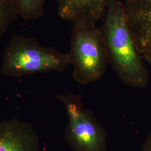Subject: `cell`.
I'll list each match as a JSON object with an SVG mask.
<instances>
[{
	"mask_svg": "<svg viewBox=\"0 0 151 151\" xmlns=\"http://www.w3.org/2000/svg\"><path fill=\"white\" fill-rule=\"evenodd\" d=\"M100 27L106 45L109 64L128 86L145 88L149 72L138 49L122 0H108Z\"/></svg>",
	"mask_w": 151,
	"mask_h": 151,
	"instance_id": "1",
	"label": "cell"
},
{
	"mask_svg": "<svg viewBox=\"0 0 151 151\" xmlns=\"http://www.w3.org/2000/svg\"><path fill=\"white\" fill-rule=\"evenodd\" d=\"M70 65L68 53L41 45L34 38L12 35L4 51L1 72L19 77L38 73L61 72Z\"/></svg>",
	"mask_w": 151,
	"mask_h": 151,
	"instance_id": "2",
	"label": "cell"
},
{
	"mask_svg": "<svg viewBox=\"0 0 151 151\" xmlns=\"http://www.w3.org/2000/svg\"><path fill=\"white\" fill-rule=\"evenodd\" d=\"M73 24L69 53L72 76L77 83L87 85L99 80L109 64L103 34L96 24L77 22Z\"/></svg>",
	"mask_w": 151,
	"mask_h": 151,
	"instance_id": "3",
	"label": "cell"
},
{
	"mask_svg": "<svg viewBox=\"0 0 151 151\" xmlns=\"http://www.w3.org/2000/svg\"><path fill=\"white\" fill-rule=\"evenodd\" d=\"M65 106L67 124L65 140L73 151H106L108 133L93 114L84 106L80 96L57 94Z\"/></svg>",
	"mask_w": 151,
	"mask_h": 151,
	"instance_id": "4",
	"label": "cell"
},
{
	"mask_svg": "<svg viewBox=\"0 0 151 151\" xmlns=\"http://www.w3.org/2000/svg\"><path fill=\"white\" fill-rule=\"evenodd\" d=\"M123 5L140 55L151 62V0H124Z\"/></svg>",
	"mask_w": 151,
	"mask_h": 151,
	"instance_id": "5",
	"label": "cell"
},
{
	"mask_svg": "<svg viewBox=\"0 0 151 151\" xmlns=\"http://www.w3.org/2000/svg\"><path fill=\"white\" fill-rule=\"evenodd\" d=\"M0 151H41L37 131L17 118L0 120Z\"/></svg>",
	"mask_w": 151,
	"mask_h": 151,
	"instance_id": "6",
	"label": "cell"
},
{
	"mask_svg": "<svg viewBox=\"0 0 151 151\" xmlns=\"http://www.w3.org/2000/svg\"><path fill=\"white\" fill-rule=\"evenodd\" d=\"M108 0H55L58 15L73 24H96L104 16Z\"/></svg>",
	"mask_w": 151,
	"mask_h": 151,
	"instance_id": "7",
	"label": "cell"
},
{
	"mask_svg": "<svg viewBox=\"0 0 151 151\" xmlns=\"http://www.w3.org/2000/svg\"><path fill=\"white\" fill-rule=\"evenodd\" d=\"M46 0H15L18 17L25 21L37 20L44 13Z\"/></svg>",
	"mask_w": 151,
	"mask_h": 151,
	"instance_id": "8",
	"label": "cell"
},
{
	"mask_svg": "<svg viewBox=\"0 0 151 151\" xmlns=\"http://www.w3.org/2000/svg\"><path fill=\"white\" fill-rule=\"evenodd\" d=\"M17 17L15 0H0V40Z\"/></svg>",
	"mask_w": 151,
	"mask_h": 151,
	"instance_id": "9",
	"label": "cell"
},
{
	"mask_svg": "<svg viewBox=\"0 0 151 151\" xmlns=\"http://www.w3.org/2000/svg\"><path fill=\"white\" fill-rule=\"evenodd\" d=\"M140 151H151V131Z\"/></svg>",
	"mask_w": 151,
	"mask_h": 151,
	"instance_id": "10",
	"label": "cell"
}]
</instances>
